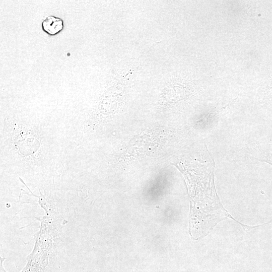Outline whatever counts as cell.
I'll return each instance as SVG.
<instances>
[{
	"label": "cell",
	"mask_w": 272,
	"mask_h": 272,
	"mask_svg": "<svg viewBox=\"0 0 272 272\" xmlns=\"http://www.w3.org/2000/svg\"><path fill=\"white\" fill-rule=\"evenodd\" d=\"M62 19L59 17L50 15L45 17L42 22L43 30L50 35H55L63 29Z\"/></svg>",
	"instance_id": "6da1fadb"
}]
</instances>
